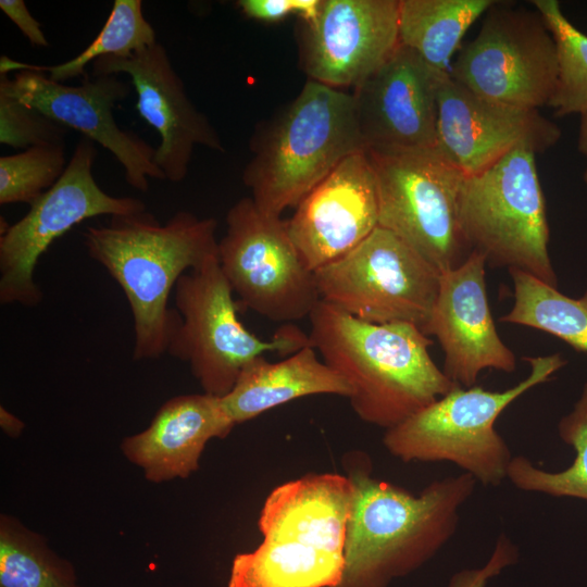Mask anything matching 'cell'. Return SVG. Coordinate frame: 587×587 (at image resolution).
Returning <instances> with one entry per match:
<instances>
[{"label": "cell", "mask_w": 587, "mask_h": 587, "mask_svg": "<svg viewBox=\"0 0 587 587\" xmlns=\"http://www.w3.org/2000/svg\"><path fill=\"white\" fill-rule=\"evenodd\" d=\"M345 564L335 587H388L433 559L452 538L476 480L466 473L432 482L419 494L376 478L355 454Z\"/></svg>", "instance_id": "cell-1"}, {"label": "cell", "mask_w": 587, "mask_h": 587, "mask_svg": "<svg viewBox=\"0 0 587 587\" xmlns=\"http://www.w3.org/2000/svg\"><path fill=\"white\" fill-rule=\"evenodd\" d=\"M217 222L187 211L165 223L142 211L111 216L107 226H88L84 245L120 285L134 322V360L166 353L182 317L168 307L180 276L218 259Z\"/></svg>", "instance_id": "cell-2"}, {"label": "cell", "mask_w": 587, "mask_h": 587, "mask_svg": "<svg viewBox=\"0 0 587 587\" xmlns=\"http://www.w3.org/2000/svg\"><path fill=\"white\" fill-rule=\"evenodd\" d=\"M309 319L310 344L350 385L351 408L369 424L389 429L459 386L413 324L365 322L322 300Z\"/></svg>", "instance_id": "cell-3"}, {"label": "cell", "mask_w": 587, "mask_h": 587, "mask_svg": "<svg viewBox=\"0 0 587 587\" xmlns=\"http://www.w3.org/2000/svg\"><path fill=\"white\" fill-rule=\"evenodd\" d=\"M353 498L348 475L308 474L274 488L261 509L263 541L238 553L227 587H335Z\"/></svg>", "instance_id": "cell-4"}, {"label": "cell", "mask_w": 587, "mask_h": 587, "mask_svg": "<svg viewBox=\"0 0 587 587\" xmlns=\"http://www.w3.org/2000/svg\"><path fill=\"white\" fill-rule=\"evenodd\" d=\"M252 150L243 183L262 212L280 216L342 160L364 151L352 93L309 79Z\"/></svg>", "instance_id": "cell-5"}, {"label": "cell", "mask_w": 587, "mask_h": 587, "mask_svg": "<svg viewBox=\"0 0 587 587\" xmlns=\"http://www.w3.org/2000/svg\"><path fill=\"white\" fill-rule=\"evenodd\" d=\"M529 374L502 391L457 386L400 424L386 429L383 445L403 462H449L484 486L508 478L513 458L496 429L500 414L566 364L560 353L526 357Z\"/></svg>", "instance_id": "cell-6"}, {"label": "cell", "mask_w": 587, "mask_h": 587, "mask_svg": "<svg viewBox=\"0 0 587 587\" xmlns=\"http://www.w3.org/2000/svg\"><path fill=\"white\" fill-rule=\"evenodd\" d=\"M536 152L519 147L463 178L460 223L472 250L496 267L525 272L558 287Z\"/></svg>", "instance_id": "cell-7"}, {"label": "cell", "mask_w": 587, "mask_h": 587, "mask_svg": "<svg viewBox=\"0 0 587 587\" xmlns=\"http://www.w3.org/2000/svg\"><path fill=\"white\" fill-rule=\"evenodd\" d=\"M378 196V226L390 230L440 273L473 251L460 223L464 174L437 148L367 150Z\"/></svg>", "instance_id": "cell-8"}, {"label": "cell", "mask_w": 587, "mask_h": 587, "mask_svg": "<svg viewBox=\"0 0 587 587\" xmlns=\"http://www.w3.org/2000/svg\"><path fill=\"white\" fill-rule=\"evenodd\" d=\"M233 292L218 259L183 274L174 288L182 321L166 353L187 362L204 392L216 397L232 390L252 360L267 352L288 357L310 344L294 325L259 338L239 320Z\"/></svg>", "instance_id": "cell-9"}, {"label": "cell", "mask_w": 587, "mask_h": 587, "mask_svg": "<svg viewBox=\"0 0 587 587\" xmlns=\"http://www.w3.org/2000/svg\"><path fill=\"white\" fill-rule=\"evenodd\" d=\"M441 273L397 235L377 226L358 247L314 271L320 299L362 321L425 328Z\"/></svg>", "instance_id": "cell-10"}, {"label": "cell", "mask_w": 587, "mask_h": 587, "mask_svg": "<svg viewBox=\"0 0 587 587\" xmlns=\"http://www.w3.org/2000/svg\"><path fill=\"white\" fill-rule=\"evenodd\" d=\"M218 263L232 289L252 311L274 322L309 317L320 295L286 221L262 212L251 197L227 212Z\"/></svg>", "instance_id": "cell-11"}, {"label": "cell", "mask_w": 587, "mask_h": 587, "mask_svg": "<svg viewBox=\"0 0 587 587\" xmlns=\"http://www.w3.org/2000/svg\"><path fill=\"white\" fill-rule=\"evenodd\" d=\"M95 142L82 136L60 179L29 211L0 236V301L37 305L42 298L34 279L40 257L51 243L84 220L99 215H129L146 211L132 197H114L97 184L92 166Z\"/></svg>", "instance_id": "cell-12"}, {"label": "cell", "mask_w": 587, "mask_h": 587, "mask_svg": "<svg viewBox=\"0 0 587 587\" xmlns=\"http://www.w3.org/2000/svg\"><path fill=\"white\" fill-rule=\"evenodd\" d=\"M449 74L483 98L539 110L549 104L555 88V43L536 10L497 1Z\"/></svg>", "instance_id": "cell-13"}, {"label": "cell", "mask_w": 587, "mask_h": 587, "mask_svg": "<svg viewBox=\"0 0 587 587\" xmlns=\"http://www.w3.org/2000/svg\"><path fill=\"white\" fill-rule=\"evenodd\" d=\"M130 84L117 75H85L71 86L38 71L20 70L12 78L0 74V90L101 145L122 164L126 183L146 192L149 178H166L154 163L155 148L114 120L113 109L129 96Z\"/></svg>", "instance_id": "cell-14"}, {"label": "cell", "mask_w": 587, "mask_h": 587, "mask_svg": "<svg viewBox=\"0 0 587 587\" xmlns=\"http://www.w3.org/2000/svg\"><path fill=\"white\" fill-rule=\"evenodd\" d=\"M561 130L539 110L483 98L442 74L438 88L437 148L463 174L478 173L515 148L541 153Z\"/></svg>", "instance_id": "cell-15"}, {"label": "cell", "mask_w": 587, "mask_h": 587, "mask_svg": "<svg viewBox=\"0 0 587 587\" xmlns=\"http://www.w3.org/2000/svg\"><path fill=\"white\" fill-rule=\"evenodd\" d=\"M91 74L130 77L138 113L160 135L154 163L167 180L185 179L196 146L225 151L218 133L188 97L162 43L157 41L126 57L99 58Z\"/></svg>", "instance_id": "cell-16"}, {"label": "cell", "mask_w": 587, "mask_h": 587, "mask_svg": "<svg viewBox=\"0 0 587 587\" xmlns=\"http://www.w3.org/2000/svg\"><path fill=\"white\" fill-rule=\"evenodd\" d=\"M399 0H323L305 24L301 64L311 80L355 88L399 47Z\"/></svg>", "instance_id": "cell-17"}, {"label": "cell", "mask_w": 587, "mask_h": 587, "mask_svg": "<svg viewBox=\"0 0 587 587\" xmlns=\"http://www.w3.org/2000/svg\"><path fill=\"white\" fill-rule=\"evenodd\" d=\"M444 73L400 43L355 87L351 93L364 151L435 148Z\"/></svg>", "instance_id": "cell-18"}, {"label": "cell", "mask_w": 587, "mask_h": 587, "mask_svg": "<svg viewBox=\"0 0 587 587\" xmlns=\"http://www.w3.org/2000/svg\"><path fill=\"white\" fill-rule=\"evenodd\" d=\"M485 257L473 250L459 266L440 275L438 296L423 333L437 338L444 373L461 387L475 386L486 369L512 373L513 351L501 340L491 316Z\"/></svg>", "instance_id": "cell-19"}, {"label": "cell", "mask_w": 587, "mask_h": 587, "mask_svg": "<svg viewBox=\"0 0 587 587\" xmlns=\"http://www.w3.org/2000/svg\"><path fill=\"white\" fill-rule=\"evenodd\" d=\"M286 223L313 272L364 241L378 226L376 178L366 152L342 160L299 202Z\"/></svg>", "instance_id": "cell-20"}, {"label": "cell", "mask_w": 587, "mask_h": 587, "mask_svg": "<svg viewBox=\"0 0 587 587\" xmlns=\"http://www.w3.org/2000/svg\"><path fill=\"white\" fill-rule=\"evenodd\" d=\"M234 426L221 397L205 392L182 395L168 399L150 425L125 438L121 448L150 482L187 478L199 469L207 444L225 438Z\"/></svg>", "instance_id": "cell-21"}, {"label": "cell", "mask_w": 587, "mask_h": 587, "mask_svg": "<svg viewBox=\"0 0 587 587\" xmlns=\"http://www.w3.org/2000/svg\"><path fill=\"white\" fill-rule=\"evenodd\" d=\"M313 395L349 398L351 387L319 359L316 349L309 344L278 362H270L264 355L252 360L242 369L232 390L221 399L225 412L237 425Z\"/></svg>", "instance_id": "cell-22"}, {"label": "cell", "mask_w": 587, "mask_h": 587, "mask_svg": "<svg viewBox=\"0 0 587 587\" xmlns=\"http://www.w3.org/2000/svg\"><path fill=\"white\" fill-rule=\"evenodd\" d=\"M494 0H399V41L428 65L449 72V63L471 25Z\"/></svg>", "instance_id": "cell-23"}, {"label": "cell", "mask_w": 587, "mask_h": 587, "mask_svg": "<svg viewBox=\"0 0 587 587\" xmlns=\"http://www.w3.org/2000/svg\"><path fill=\"white\" fill-rule=\"evenodd\" d=\"M509 273L514 303L499 322L545 332L576 351L587 352V291L580 298H571L525 272Z\"/></svg>", "instance_id": "cell-24"}, {"label": "cell", "mask_w": 587, "mask_h": 587, "mask_svg": "<svg viewBox=\"0 0 587 587\" xmlns=\"http://www.w3.org/2000/svg\"><path fill=\"white\" fill-rule=\"evenodd\" d=\"M157 42L155 32L146 20L140 0H115L104 26L92 42L73 59L55 65H35L3 55L0 71L32 70L46 73L52 80H65L80 76L85 67L102 57H126Z\"/></svg>", "instance_id": "cell-25"}, {"label": "cell", "mask_w": 587, "mask_h": 587, "mask_svg": "<svg viewBox=\"0 0 587 587\" xmlns=\"http://www.w3.org/2000/svg\"><path fill=\"white\" fill-rule=\"evenodd\" d=\"M558 433L575 451L569 467L550 472L536 466L524 455H515L509 465L508 479L523 491L587 502V382L572 411L560 420Z\"/></svg>", "instance_id": "cell-26"}, {"label": "cell", "mask_w": 587, "mask_h": 587, "mask_svg": "<svg viewBox=\"0 0 587 587\" xmlns=\"http://www.w3.org/2000/svg\"><path fill=\"white\" fill-rule=\"evenodd\" d=\"M74 566L16 520L1 515L0 587H80Z\"/></svg>", "instance_id": "cell-27"}, {"label": "cell", "mask_w": 587, "mask_h": 587, "mask_svg": "<svg viewBox=\"0 0 587 587\" xmlns=\"http://www.w3.org/2000/svg\"><path fill=\"white\" fill-rule=\"evenodd\" d=\"M551 33L558 61V76L548 107L555 116L587 111V35L577 29L562 13L557 0H534Z\"/></svg>", "instance_id": "cell-28"}, {"label": "cell", "mask_w": 587, "mask_h": 587, "mask_svg": "<svg viewBox=\"0 0 587 587\" xmlns=\"http://www.w3.org/2000/svg\"><path fill=\"white\" fill-rule=\"evenodd\" d=\"M64 143L36 146L0 158V203L33 204L63 175Z\"/></svg>", "instance_id": "cell-29"}, {"label": "cell", "mask_w": 587, "mask_h": 587, "mask_svg": "<svg viewBox=\"0 0 587 587\" xmlns=\"http://www.w3.org/2000/svg\"><path fill=\"white\" fill-rule=\"evenodd\" d=\"M68 128L0 90V142L13 148L64 143Z\"/></svg>", "instance_id": "cell-30"}, {"label": "cell", "mask_w": 587, "mask_h": 587, "mask_svg": "<svg viewBox=\"0 0 587 587\" xmlns=\"http://www.w3.org/2000/svg\"><path fill=\"white\" fill-rule=\"evenodd\" d=\"M519 548L502 534L496 541L488 561L477 569H465L454 573L448 587H486L488 582L503 570L516 563Z\"/></svg>", "instance_id": "cell-31"}, {"label": "cell", "mask_w": 587, "mask_h": 587, "mask_svg": "<svg viewBox=\"0 0 587 587\" xmlns=\"http://www.w3.org/2000/svg\"><path fill=\"white\" fill-rule=\"evenodd\" d=\"M323 0H240L237 5L250 18L262 22H278L289 15H297L304 24L313 22Z\"/></svg>", "instance_id": "cell-32"}, {"label": "cell", "mask_w": 587, "mask_h": 587, "mask_svg": "<svg viewBox=\"0 0 587 587\" xmlns=\"http://www.w3.org/2000/svg\"><path fill=\"white\" fill-rule=\"evenodd\" d=\"M0 9L35 47H49L41 24L28 11L24 0H1Z\"/></svg>", "instance_id": "cell-33"}, {"label": "cell", "mask_w": 587, "mask_h": 587, "mask_svg": "<svg viewBox=\"0 0 587 587\" xmlns=\"http://www.w3.org/2000/svg\"><path fill=\"white\" fill-rule=\"evenodd\" d=\"M0 426L7 435L11 437H16L21 434L24 427V424L20 419H17L11 412L5 410L3 407H1L0 408Z\"/></svg>", "instance_id": "cell-34"}, {"label": "cell", "mask_w": 587, "mask_h": 587, "mask_svg": "<svg viewBox=\"0 0 587 587\" xmlns=\"http://www.w3.org/2000/svg\"><path fill=\"white\" fill-rule=\"evenodd\" d=\"M579 121V130L577 139L578 151L587 158V111L582 113Z\"/></svg>", "instance_id": "cell-35"}, {"label": "cell", "mask_w": 587, "mask_h": 587, "mask_svg": "<svg viewBox=\"0 0 587 587\" xmlns=\"http://www.w3.org/2000/svg\"><path fill=\"white\" fill-rule=\"evenodd\" d=\"M583 179H584L585 184L587 185V168L585 170V172L583 174Z\"/></svg>", "instance_id": "cell-36"}]
</instances>
